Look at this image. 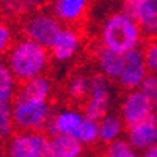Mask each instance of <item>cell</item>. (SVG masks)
Instances as JSON below:
<instances>
[{"mask_svg":"<svg viewBox=\"0 0 157 157\" xmlns=\"http://www.w3.org/2000/svg\"><path fill=\"white\" fill-rule=\"evenodd\" d=\"M49 137L44 132L14 130L6 143V157H46Z\"/></svg>","mask_w":157,"mask_h":157,"instance_id":"cell-5","label":"cell"},{"mask_svg":"<svg viewBox=\"0 0 157 157\" xmlns=\"http://www.w3.org/2000/svg\"><path fill=\"white\" fill-rule=\"evenodd\" d=\"M82 36L80 32L74 27H63L57 41L50 47V57L58 63L69 61L80 49Z\"/></svg>","mask_w":157,"mask_h":157,"instance_id":"cell-11","label":"cell"},{"mask_svg":"<svg viewBox=\"0 0 157 157\" xmlns=\"http://www.w3.org/2000/svg\"><path fill=\"white\" fill-rule=\"evenodd\" d=\"M148 74L149 72L146 68L143 52H141V49H137V50H132L124 55V66H123V71H121L120 77H118L116 83L126 93L135 91V90H140L141 83L145 82Z\"/></svg>","mask_w":157,"mask_h":157,"instance_id":"cell-7","label":"cell"},{"mask_svg":"<svg viewBox=\"0 0 157 157\" xmlns=\"http://www.w3.org/2000/svg\"><path fill=\"white\" fill-rule=\"evenodd\" d=\"M78 143H82L83 146H93L99 141V126L96 121H91L85 118L83 123L78 127L77 134L74 137Z\"/></svg>","mask_w":157,"mask_h":157,"instance_id":"cell-19","label":"cell"},{"mask_svg":"<svg viewBox=\"0 0 157 157\" xmlns=\"http://www.w3.org/2000/svg\"><path fill=\"white\" fill-rule=\"evenodd\" d=\"M149 38H157V0H127L121 8Z\"/></svg>","mask_w":157,"mask_h":157,"instance_id":"cell-8","label":"cell"},{"mask_svg":"<svg viewBox=\"0 0 157 157\" xmlns=\"http://www.w3.org/2000/svg\"><path fill=\"white\" fill-rule=\"evenodd\" d=\"M140 157H157V146H154V148H151L145 152H141Z\"/></svg>","mask_w":157,"mask_h":157,"instance_id":"cell-25","label":"cell"},{"mask_svg":"<svg viewBox=\"0 0 157 157\" xmlns=\"http://www.w3.org/2000/svg\"><path fill=\"white\" fill-rule=\"evenodd\" d=\"M141 52L145 57L148 72L157 75V38H149L148 41L143 43Z\"/></svg>","mask_w":157,"mask_h":157,"instance_id":"cell-21","label":"cell"},{"mask_svg":"<svg viewBox=\"0 0 157 157\" xmlns=\"http://www.w3.org/2000/svg\"><path fill=\"white\" fill-rule=\"evenodd\" d=\"M90 3L86 0H57L50 3V13L63 27H77L88 13Z\"/></svg>","mask_w":157,"mask_h":157,"instance_id":"cell-10","label":"cell"},{"mask_svg":"<svg viewBox=\"0 0 157 157\" xmlns=\"http://www.w3.org/2000/svg\"><path fill=\"white\" fill-rule=\"evenodd\" d=\"M140 91L151 102H154L157 99V75L155 74H148V77L145 78V82H143L141 86H140Z\"/></svg>","mask_w":157,"mask_h":157,"instance_id":"cell-24","label":"cell"},{"mask_svg":"<svg viewBox=\"0 0 157 157\" xmlns=\"http://www.w3.org/2000/svg\"><path fill=\"white\" fill-rule=\"evenodd\" d=\"M50 50L36 44L27 38H16L8 54L5 55V64L19 83H25L36 77L44 75L50 64Z\"/></svg>","mask_w":157,"mask_h":157,"instance_id":"cell-1","label":"cell"},{"mask_svg":"<svg viewBox=\"0 0 157 157\" xmlns=\"http://www.w3.org/2000/svg\"><path fill=\"white\" fill-rule=\"evenodd\" d=\"M14 41L16 38H14V32H13L11 25L0 19V57L8 54V50L14 44Z\"/></svg>","mask_w":157,"mask_h":157,"instance_id":"cell-23","label":"cell"},{"mask_svg":"<svg viewBox=\"0 0 157 157\" xmlns=\"http://www.w3.org/2000/svg\"><path fill=\"white\" fill-rule=\"evenodd\" d=\"M102 157H107V155H105V154H104V155H102Z\"/></svg>","mask_w":157,"mask_h":157,"instance_id":"cell-28","label":"cell"},{"mask_svg":"<svg viewBox=\"0 0 157 157\" xmlns=\"http://www.w3.org/2000/svg\"><path fill=\"white\" fill-rule=\"evenodd\" d=\"M96 66H98V72L101 75H104L109 80H118L123 66H124V55L116 54L113 50H109L105 47L99 46L96 49Z\"/></svg>","mask_w":157,"mask_h":157,"instance_id":"cell-13","label":"cell"},{"mask_svg":"<svg viewBox=\"0 0 157 157\" xmlns=\"http://www.w3.org/2000/svg\"><path fill=\"white\" fill-rule=\"evenodd\" d=\"M22 36L50 50L63 30V25L54 17L50 11L38 10L29 14L22 22Z\"/></svg>","mask_w":157,"mask_h":157,"instance_id":"cell-4","label":"cell"},{"mask_svg":"<svg viewBox=\"0 0 157 157\" xmlns=\"http://www.w3.org/2000/svg\"><path fill=\"white\" fill-rule=\"evenodd\" d=\"M0 157H6V154H5V151L0 148Z\"/></svg>","mask_w":157,"mask_h":157,"instance_id":"cell-27","label":"cell"},{"mask_svg":"<svg viewBox=\"0 0 157 157\" xmlns=\"http://www.w3.org/2000/svg\"><path fill=\"white\" fill-rule=\"evenodd\" d=\"M14 134V124H13V115L10 104H0V140L10 138Z\"/></svg>","mask_w":157,"mask_h":157,"instance_id":"cell-22","label":"cell"},{"mask_svg":"<svg viewBox=\"0 0 157 157\" xmlns=\"http://www.w3.org/2000/svg\"><path fill=\"white\" fill-rule=\"evenodd\" d=\"M19 82L16 80V77L11 74L8 66L0 61V104H10L14 101L17 90H19Z\"/></svg>","mask_w":157,"mask_h":157,"instance_id":"cell-17","label":"cell"},{"mask_svg":"<svg viewBox=\"0 0 157 157\" xmlns=\"http://www.w3.org/2000/svg\"><path fill=\"white\" fill-rule=\"evenodd\" d=\"M143 32L140 25L123 10L112 13L102 22L99 32L101 46L116 54L126 55L143 47Z\"/></svg>","mask_w":157,"mask_h":157,"instance_id":"cell-2","label":"cell"},{"mask_svg":"<svg viewBox=\"0 0 157 157\" xmlns=\"http://www.w3.org/2000/svg\"><path fill=\"white\" fill-rule=\"evenodd\" d=\"M13 124L16 130L22 132H44L52 118L49 101L30 99L16 94L11 102Z\"/></svg>","mask_w":157,"mask_h":157,"instance_id":"cell-3","label":"cell"},{"mask_svg":"<svg viewBox=\"0 0 157 157\" xmlns=\"http://www.w3.org/2000/svg\"><path fill=\"white\" fill-rule=\"evenodd\" d=\"M52 93V82L46 75L36 77L33 80H29L25 83L19 85L17 94L30 99H41V101H49Z\"/></svg>","mask_w":157,"mask_h":157,"instance_id":"cell-16","label":"cell"},{"mask_svg":"<svg viewBox=\"0 0 157 157\" xmlns=\"http://www.w3.org/2000/svg\"><path fill=\"white\" fill-rule=\"evenodd\" d=\"M85 146L78 143L74 137H49L47 155L46 157H82Z\"/></svg>","mask_w":157,"mask_h":157,"instance_id":"cell-14","label":"cell"},{"mask_svg":"<svg viewBox=\"0 0 157 157\" xmlns=\"http://www.w3.org/2000/svg\"><path fill=\"white\" fill-rule=\"evenodd\" d=\"M152 113H154V116L157 118V99L152 102Z\"/></svg>","mask_w":157,"mask_h":157,"instance_id":"cell-26","label":"cell"},{"mask_svg":"<svg viewBox=\"0 0 157 157\" xmlns=\"http://www.w3.org/2000/svg\"><path fill=\"white\" fill-rule=\"evenodd\" d=\"M126 140L138 152H145L157 146V118L152 116L137 126L129 127Z\"/></svg>","mask_w":157,"mask_h":157,"instance_id":"cell-12","label":"cell"},{"mask_svg":"<svg viewBox=\"0 0 157 157\" xmlns=\"http://www.w3.org/2000/svg\"><path fill=\"white\" fill-rule=\"evenodd\" d=\"M105 155L107 157H140L138 151H135L126 138H120V140L110 143V145H107Z\"/></svg>","mask_w":157,"mask_h":157,"instance_id":"cell-20","label":"cell"},{"mask_svg":"<svg viewBox=\"0 0 157 157\" xmlns=\"http://www.w3.org/2000/svg\"><path fill=\"white\" fill-rule=\"evenodd\" d=\"M83 120H85V116L82 112H78L77 109L64 107L55 113H52V118L47 124L46 132L49 137H57V135L75 137Z\"/></svg>","mask_w":157,"mask_h":157,"instance_id":"cell-9","label":"cell"},{"mask_svg":"<svg viewBox=\"0 0 157 157\" xmlns=\"http://www.w3.org/2000/svg\"><path fill=\"white\" fill-rule=\"evenodd\" d=\"M120 116H121L126 129L137 126L154 116L152 102L140 90L124 93V96L121 99V105H120Z\"/></svg>","mask_w":157,"mask_h":157,"instance_id":"cell-6","label":"cell"},{"mask_svg":"<svg viewBox=\"0 0 157 157\" xmlns=\"http://www.w3.org/2000/svg\"><path fill=\"white\" fill-rule=\"evenodd\" d=\"M68 96L72 101H86L90 94V77L85 74H75L69 78L66 85Z\"/></svg>","mask_w":157,"mask_h":157,"instance_id":"cell-18","label":"cell"},{"mask_svg":"<svg viewBox=\"0 0 157 157\" xmlns=\"http://www.w3.org/2000/svg\"><path fill=\"white\" fill-rule=\"evenodd\" d=\"M98 126H99V141L104 143L105 146L120 140L126 129L121 116L118 113H109L98 123Z\"/></svg>","mask_w":157,"mask_h":157,"instance_id":"cell-15","label":"cell"}]
</instances>
